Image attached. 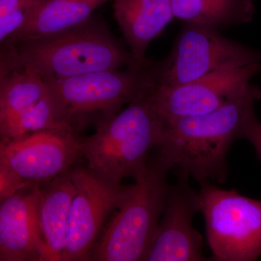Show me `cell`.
Wrapping results in <instances>:
<instances>
[{
  "label": "cell",
  "instance_id": "cell-1",
  "mask_svg": "<svg viewBox=\"0 0 261 261\" xmlns=\"http://www.w3.org/2000/svg\"><path fill=\"white\" fill-rule=\"evenodd\" d=\"M261 88L252 84L247 90L213 112L163 121L157 152L180 176L202 183H224L230 147L241 139L247 122L255 116Z\"/></svg>",
  "mask_w": 261,
  "mask_h": 261
},
{
  "label": "cell",
  "instance_id": "cell-9",
  "mask_svg": "<svg viewBox=\"0 0 261 261\" xmlns=\"http://www.w3.org/2000/svg\"><path fill=\"white\" fill-rule=\"evenodd\" d=\"M81 139L74 129L48 130L0 142V167L24 183H48L82 159Z\"/></svg>",
  "mask_w": 261,
  "mask_h": 261
},
{
  "label": "cell",
  "instance_id": "cell-7",
  "mask_svg": "<svg viewBox=\"0 0 261 261\" xmlns=\"http://www.w3.org/2000/svg\"><path fill=\"white\" fill-rule=\"evenodd\" d=\"M152 63L44 82L73 118L95 111L111 116L148 91Z\"/></svg>",
  "mask_w": 261,
  "mask_h": 261
},
{
  "label": "cell",
  "instance_id": "cell-16",
  "mask_svg": "<svg viewBox=\"0 0 261 261\" xmlns=\"http://www.w3.org/2000/svg\"><path fill=\"white\" fill-rule=\"evenodd\" d=\"M108 0H51L21 30L1 47L49 35L87 21L94 10Z\"/></svg>",
  "mask_w": 261,
  "mask_h": 261
},
{
  "label": "cell",
  "instance_id": "cell-15",
  "mask_svg": "<svg viewBox=\"0 0 261 261\" xmlns=\"http://www.w3.org/2000/svg\"><path fill=\"white\" fill-rule=\"evenodd\" d=\"M47 92V84L33 70L1 49L0 125L10 121L39 102Z\"/></svg>",
  "mask_w": 261,
  "mask_h": 261
},
{
  "label": "cell",
  "instance_id": "cell-20",
  "mask_svg": "<svg viewBox=\"0 0 261 261\" xmlns=\"http://www.w3.org/2000/svg\"><path fill=\"white\" fill-rule=\"evenodd\" d=\"M241 139L248 140L253 146L261 161V123L256 116L252 117L244 128Z\"/></svg>",
  "mask_w": 261,
  "mask_h": 261
},
{
  "label": "cell",
  "instance_id": "cell-18",
  "mask_svg": "<svg viewBox=\"0 0 261 261\" xmlns=\"http://www.w3.org/2000/svg\"><path fill=\"white\" fill-rule=\"evenodd\" d=\"M73 119L64 105L47 87V93L39 102L0 125L1 142L42 130L73 129Z\"/></svg>",
  "mask_w": 261,
  "mask_h": 261
},
{
  "label": "cell",
  "instance_id": "cell-10",
  "mask_svg": "<svg viewBox=\"0 0 261 261\" xmlns=\"http://www.w3.org/2000/svg\"><path fill=\"white\" fill-rule=\"evenodd\" d=\"M76 193L70 205L63 261L89 260L109 215L127 187L104 181L87 168L71 169Z\"/></svg>",
  "mask_w": 261,
  "mask_h": 261
},
{
  "label": "cell",
  "instance_id": "cell-17",
  "mask_svg": "<svg viewBox=\"0 0 261 261\" xmlns=\"http://www.w3.org/2000/svg\"><path fill=\"white\" fill-rule=\"evenodd\" d=\"M174 18L185 23L228 27L247 23L255 13L254 0H171Z\"/></svg>",
  "mask_w": 261,
  "mask_h": 261
},
{
  "label": "cell",
  "instance_id": "cell-11",
  "mask_svg": "<svg viewBox=\"0 0 261 261\" xmlns=\"http://www.w3.org/2000/svg\"><path fill=\"white\" fill-rule=\"evenodd\" d=\"M188 177L180 176L169 187L167 200L147 261H202V237L193 226L194 215L200 211L199 193Z\"/></svg>",
  "mask_w": 261,
  "mask_h": 261
},
{
  "label": "cell",
  "instance_id": "cell-6",
  "mask_svg": "<svg viewBox=\"0 0 261 261\" xmlns=\"http://www.w3.org/2000/svg\"><path fill=\"white\" fill-rule=\"evenodd\" d=\"M200 211L213 258L254 261L261 255V200L200 183Z\"/></svg>",
  "mask_w": 261,
  "mask_h": 261
},
{
  "label": "cell",
  "instance_id": "cell-5",
  "mask_svg": "<svg viewBox=\"0 0 261 261\" xmlns=\"http://www.w3.org/2000/svg\"><path fill=\"white\" fill-rule=\"evenodd\" d=\"M255 63H261V51L224 37L216 27L185 23L167 57L152 63L150 84L176 87Z\"/></svg>",
  "mask_w": 261,
  "mask_h": 261
},
{
  "label": "cell",
  "instance_id": "cell-13",
  "mask_svg": "<svg viewBox=\"0 0 261 261\" xmlns=\"http://www.w3.org/2000/svg\"><path fill=\"white\" fill-rule=\"evenodd\" d=\"M113 13L134 63L148 64L149 44L175 18L171 0H114Z\"/></svg>",
  "mask_w": 261,
  "mask_h": 261
},
{
  "label": "cell",
  "instance_id": "cell-12",
  "mask_svg": "<svg viewBox=\"0 0 261 261\" xmlns=\"http://www.w3.org/2000/svg\"><path fill=\"white\" fill-rule=\"evenodd\" d=\"M39 185L20 189L1 201L0 260L42 261L38 228Z\"/></svg>",
  "mask_w": 261,
  "mask_h": 261
},
{
  "label": "cell",
  "instance_id": "cell-2",
  "mask_svg": "<svg viewBox=\"0 0 261 261\" xmlns=\"http://www.w3.org/2000/svg\"><path fill=\"white\" fill-rule=\"evenodd\" d=\"M1 49L9 51L19 64L44 81L135 65L130 51L93 17L72 28Z\"/></svg>",
  "mask_w": 261,
  "mask_h": 261
},
{
  "label": "cell",
  "instance_id": "cell-3",
  "mask_svg": "<svg viewBox=\"0 0 261 261\" xmlns=\"http://www.w3.org/2000/svg\"><path fill=\"white\" fill-rule=\"evenodd\" d=\"M147 92L123 111L106 116L94 135L81 139L89 169L111 185H121L126 178L138 179L147 171L149 154L159 145L163 122Z\"/></svg>",
  "mask_w": 261,
  "mask_h": 261
},
{
  "label": "cell",
  "instance_id": "cell-14",
  "mask_svg": "<svg viewBox=\"0 0 261 261\" xmlns=\"http://www.w3.org/2000/svg\"><path fill=\"white\" fill-rule=\"evenodd\" d=\"M75 193L71 170L41 187L38 228L43 250L42 261H63L70 207Z\"/></svg>",
  "mask_w": 261,
  "mask_h": 261
},
{
  "label": "cell",
  "instance_id": "cell-4",
  "mask_svg": "<svg viewBox=\"0 0 261 261\" xmlns=\"http://www.w3.org/2000/svg\"><path fill=\"white\" fill-rule=\"evenodd\" d=\"M171 165L157 152L147 171L127 187L114 214L103 228L89 260H145L162 217Z\"/></svg>",
  "mask_w": 261,
  "mask_h": 261
},
{
  "label": "cell",
  "instance_id": "cell-19",
  "mask_svg": "<svg viewBox=\"0 0 261 261\" xmlns=\"http://www.w3.org/2000/svg\"><path fill=\"white\" fill-rule=\"evenodd\" d=\"M51 0H0V44L4 46Z\"/></svg>",
  "mask_w": 261,
  "mask_h": 261
},
{
  "label": "cell",
  "instance_id": "cell-8",
  "mask_svg": "<svg viewBox=\"0 0 261 261\" xmlns=\"http://www.w3.org/2000/svg\"><path fill=\"white\" fill-rule=\"evenodd\" d=\"M261 72V63L215 72L176 87L150 84L148 97L163 121L200 116L216 111L247 90Z\"/></svg>",
  "mask_w": 261,
  "mask_h": 261
}]
</instances>
